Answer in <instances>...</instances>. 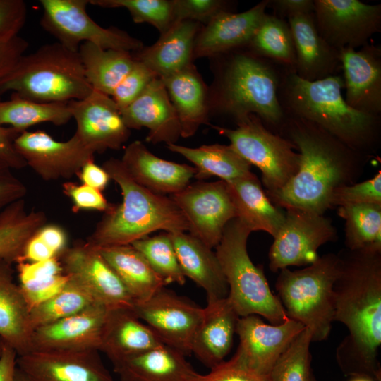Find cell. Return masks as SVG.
Here are the masks:
<instances>
[{
    "label": "cell",
    "instance_id": "27",
    "mask_svg": "<svg viewBox=\"0 0 381 381\" xmlns=\"http://www.w3.org/2000/svg\"><path fill=\"white\" fill-rule=\"evenodd\" d=\"M163 344L133 308L109 309L99 351L112 364Z\"/></svg>",
    "mask_w": 381,
    "mask_h": 381
},
{
    "label": "cell",
    "instance_id": "6",
    "mask_svg": "<svg viewBox=\"0 0 381 381\" xmlns=\"http://www.w3.org/2000/svg\"><path fill=\"white\" fill-rule=\"evenodd\" d=\"M93 90L87 80L78 51L59 42L46 44L24 54L0 80V96L11 91L40 102L80 100Z\"/></svg>",
    "mask_w": 381,
    "mask_h": 381
},
{
    "label": "cell",
    "instance_id": "29",
    "mask_svg": "<svg viewBox=\"0 0 381 381\" xmlns=\"http://www.w3.org/2000/svg\"><path fill=\"white\" fill-rule=\"evenodd\" d=\"M121 381H195L199 373L179 351L161 344L113 364Z\"/></svg>",
    "mask_w": 381,
    "mask_h": 381
},
{
    "label": "cell",
    "instance_id": "49",
    "mask_svg": "<svg viewBox=\"0 0 381 381\" xmlns=\"http://www.w3.org/2000/svg\"><path fill=\"white\" fill-rule=\"evenodd\" d=\"M68 280L69 277L64 272L44 280L19 283V286L30 310L55 296Z\"/></svg>",
    "mask_w": 381,
    "mask_h": 381
},
{
    "label": "cell",
    "instance_id": "4",
    "mask_svg": "<svg viewBox=\"0 0 381 381\" xmlns=\"http://www.w3.org/2000/svg\"><path fill=\"white\" fill-rule=\"evenodd\" d=\"M211 106L234 119L250 114L278 133L285 119L277 92L284 66L257 55L247 47L223 54Z\"/></svg>",
    "mask_w": 381,
    "mask_h": 381
},
{
    "label": "cell",
    "instance_id": "9",
    "mask_svg": "<svg viewBox=\"0 0 381 381\" xmlns=\"http://www.w3.org/2000/svg\"><path fill=\"white\" fill-rule=\"evenodd\" d=\"M236 123L235 129L217 130L236 152L260 170L267 193L283 188L298 170L300 155L294 150V146L266 128L254 114Z\"/></svg>",
    "mask_w": 381,
    "mask_h": 381
},
{
    "label": "cell",
    "instance_id": "25",
    "mask_svg": "<svg viewBox=\"0 0 381 381\" xmlns=\"http://www.w3.org/2000/svg\"><path fill=\"white\" fill-rule=\"evenodd\" d=\"M121 161L135 181L162 195L182 190L196 173L195 168L188 164L158 157L139 140L126 147Z\"/></svg>",
    "mask_w": 381,
    "mask_h": 381
},
{
    "label": "cell",
    "instance_id": "21",
    "mask_svg": "<svg viewBox=\"0 0 381 381\" xmlns=\"http://www.w3.org/2000/svg\"><path fill=\"white\" fill-rule=\"evenodd\" d=\"M339 52L346 102L358 111L381 116L380 47L369 43Z\"/></svg>",
    "mask_w": 381,
    "mask_h": 381
},
{
    "label": "cell",
    "instance_id": "30",
    "mask_svg": "<svg viewBox=\"0 0 381 381\" xmlns=\"http://www.w3.org/2000/svg\"><path fill=\"white\" fill-rule=\"evenodd\" d=\"M200 25L191 20L175 22L154 44L137 51L133 56L159 78L179 72L192 63Z\"/></svg>",
    "mask_w": 381,
    "mask_h": 381
},
{
    "label": "cell",
    "instance_id": "33",
    "mask_svg": "<svg viewBox=\"0 0 381 381\" xmlns=\"http://www.w3.org/2000/svg\"><path fill=\"white\" fill-rule=\"evenodd\" d=\"M32 334L30 309L12 265L0 259V338L20 356L30 351Z\"/></svg>",
    "mask_w": 381,
    "mask_h": 381
},
{
    "label": "cell",
    "instance_id": "61",
    "mask_svg": "<svg viewBox=\"0 0 381 381\" xmlns=\"http://www.w3.org/2000/svg\"><path fill=\"white\" fill-rule=\"evenodd\" d=\"M14 381H31V380L21 370H20L17 367Z\"/></svg>",
    "mask_w": 381,
    "mask_h": 381
},
{
    "label": "cell",
    "instance_id": "32",
    "mask_svg": "<svg viewBox=\"0 0 381 381\" xmlns=\"http://www.w3.org/2000/svg\"><path fill=\"white\" fill-rule=\"evenodd\" d=\"M160 79L176 110L181 137L193 135L207 121V92L201 76L191 63L179 72Z\"/></svg>",
    "mask_w": 381,
    "mask_h": 381
},
{
    "label": "cell",
    "instance_id": "60",
    "mask_svg": "<svg viewBox=\"0 0 381 381\" xmlns=\"http://www.w3.org/2000/svg\"><path fill=\"white\" fill-rule=\"evenodd\" d=\"M17 358L16 351L4 344L0 356V381H14Z\"/></svg>",
    "mask_w": 381,
    "mask_h": 381
},
{
    "label": "cell",
    "instance_id": "48",
    "mask_svg": "<svg viewBox=\"0 0 381 381\" xmlns=\"http://www.w3.org/2000/svg\"><path fill=\"white\" fill-rule=\"evenodd\" d=\"M62 188L64 193L72 201L74 212L85 210L105 212L111 206L102 191L96 188L72 181L64 183Z\"/></svg>",
    "mask_w": 381,
    "mask_h": 381
},
{
    "label": "cell",
    "instance_id": "62",
    "mask_svg": "<svg viewBox=\"0 0 381 381\" xmlns=\"http://www.w3.org/2000/svg\"><path fill=\"white\" fill-rule=\"evenodd\" d=\"M350 381H374V380L367 377L356 376V377H351V379L350 380Z\"/></svg>",
    "mask_w": 381,
    "mask_h": 381
},
{
    "label": "cell",
    "instance_id": "36",
    "mask_svg": "<svg viewBox=\"0 0 381 381\" xmlns=\"http://www.w3.org/2000/svg\"><path fill=\"white\" fill-rule=\"evenodd\" d=\"M78 53L89 84L93 90L109 96L135 63L131 52L104 49L90 42L81 44Z\"/></svg>",
    "mask_w": 381,
    "mask_h": 381
},
{
    "label": "cell",
    "instance_id": "28",
    "mask_svg": "<svg viewBox=\"0 0 381 381\" xmlns=\"http://www.w3.org/2000/svg\"><path fill=\"white\" fill-rule=\"evenodd\" d=\"M169 234L185 277L204 289L207 303L226 298L229 287L215 252L190 234Z\"/></svg>",
    "mask_w": 381,
    "mask_h": 381
},
{
    "label": "cell",
    "instance_id": "50",
    "mask_svg": "<svg viewBox=\"0 0 381 381\" xmlns=\"http://www.w3.org/2000/svg\"><path fill=\"white\" fill-rule=\"evenodd\" d=\"M23 0H0V38L18 35L27 18Z\"/></svg>",
    "mask_w": 381,
    "mask_h": 381
},
{
    "label": "cell",
    "instance_id": "53",
    "mask_svg": "<svg viewBox=\"0 0 381 381\" xmlns=\"http://www.w3.org/2000/svg\"><path fill=\"white\" fill-rule=\"evenodd\" d=\"M11 170L0 161V212L12 202L23 199L27 193L25 184Z\"/></svg>",
    "mask_w": 381,
    "mask_h": 381
},
{
    "label": "cell",
    "instance_id": "17",
    "mask_svg": "<svg viewBox=\"0 0 381 381\" xmlns=\"http://www.w3.org/2000/svg\"><path fill=\"white\" fill-rule=\"evenodd\" d=\"M13 145L26 165L47 181L77 175L95 157V153L75 133L61 142L44 131H25L16 137Z\"/></svg>",
    "mask_w": 381,
    "mask_h": 381
},
{
    "label": "cell",
    "instance_id": "42",
    "mask_svg": "<svg viewBox=\"0 0 381 381\" xmlns=\"http://www.w3.org/2000/svg\"><path fill=\"white\" fill-rule=\"evenodd\" d=\"M131 245L143 255L167 285L171 283L179 285L185 284L186 277L178 261L169 233L146 236Z\"/></svg>",
    "mask_w": 381,
    "mask_h": 381
},
{
    "label": "cell",
    "instance_id": "59",
    "mask_svg": "<svg viewBox=\"0 0 381 381\" xmlns=\"http://www.w3.org/2000/svg\"><path fill=\"white\" fill-rule=\"evenodd\" d=\"M54 257L58 256L35 234L26 243L21 261L35 262Z\"/></svg>",
    "mask_w": 381,
    "mask_h": 381
},
{
    "label": "cell",
    "instance_id": "24",
    "mask_svg": "<svg viewBox=\"0 0 381 381\" xmlns=\"http://www.w3.org/2000/svg\"><path fill=\"white\" fill-rule=\"evenodd\" d=\"M296 54L295 73L307 81H315L338 74L341 70L339 52L319 34L314 13L287 19Z\"/></svg>",
    "mask_w": 381,
    "mask_h": 381
},
{
    "label": "cell",
    "instance_id": "57",
    "mask_svg": "<svg viewBox=\"0 0 381 381\" xmlns=\"http://www.w3.org/2000/svg\"><path fill=\"white\" fill-rule=\"evenodd\" d=\"M36 234L58 257L68 248L67 234L59 225L46 224Z\"/></svg>",
    "mask_w": 381,
    "mask_h": 381
},
{
    "label": "cell",
    "instance_id": "63",
    "mask_svg": "<svg viewBox=\"0 0 381 381\" xmlns=\"http://www.w3.org/2000/svg\"><path fill=\"white\" fill-rule=\"evenodd\" d=\"M4 345V343L2 341V339L0 338V356H1V353L2 352Z\"/></svg>",
    "mask_w": 381,
    "mask_h": 381
},
{
    "label": "cell",
    "instance_id": "5",
    "mask_svg": "<svg viewBox=\"0 0 381 381\" xmlns=\"http://www.w3.org/2000/svg\"><path fill=\"white\" fill-rule=\"evenodd\" d=\"M110 179L120 187L123 201L104 212L86 242L95 247L131 245L157 230L185 232L188 226L171 198L153 192L135 181L121 159L103 163Z\"/></svg>",
    "mask_w": 381,
    "mask_h": 381
},
{
    "label": "cell",
    "instance_id": "12",
    "mask_svg": "<svg viewBox=\"0 0 381 381\" xmlns=\"http://www.w3.org/2000/svg\"><path fill=\"white\" fill-rule=\"evenodd\" d=\"M321 37L337 50L362 47L381 32V4L358 0H313Z\"/></svg>",
    "mask_w": 381,
    "mask_h": 381
},
{
    "label": "cell",
    "instance_id": "44",
    "mask_svg": "<svg viewBox=\"0 0 381 381\" xmlns=\"http://www.w3.org/2000/svg\"><path fill=\"white\" fill-rule=\"evenodd\" d=\"M90 4L107 8H126L136 23H147L161 34L174 23L171 1L167 0H89Z\"/></svg>",
    "mask_w": 381,
    "mask_h": 381
},
{
    "label": "cell",
    "instance_id": "54",
    "mask_svg": "<svg viewBox=\"0 0 381 381\" xmlns=\"http://www.w3.org/2000/svg\"><path fill=\"white\" fill-rule=\"evenodd\" d=\"M28 47V42L18 35L0 38V80L11 71Z\"/></svg>",
    "mask_w": 381,
    "mask_h": 381
},
{
    "label": "cell",
    "instance_id": "58",
    "mask_svg": "<svg viewBox=\"0 0 381 381\" xmlns=\"http://www.w3.org/2000/svg\"><path fill=\"white\" fill-rule=\"evenodd\" d=\"M82 184L103 190L110 179L107 171L95 163L94 160L87 162L77 174Z\"/></svg>",
    "mask_w": 381,
    "mask_h": 381
},
{
    "label": "cell",
    "instance_id": "3",
    "mask_svg": "<svg viewBox=\"0 0 381 381\" xmlns=\"http://www.w3.org/2000/svg\"><path fill=\"white\" fill-rule=\"evenodd\" d=\"M343 88L341 75L310 82L284 67L277 96L285 116L315 123L350 148L371 157L381 142V116L351 108Z\"/></svg>",
    "mask_w": 381,
    "mask_h": 381
},
{
    "label": "cell",
    "instance_id": "22",
    "mask_svg": "<svg viewBox=\"0 0 381 381\" xmlns=\"http://www.w3.org/2000/svg\"><path fill=\"white\" fill-rule=\"evenodd\" d=\"M267 8L268 0H263L244 12L222 11L216 14L198 33L193 59L219 56L246 47L267 13Z\"/></svg>",
    "mask_w": 381,
    "mask_h": 381
},
{
    "label": "cell",
    "instance_id": "38",
    "mask_svg": "<svg viewBox=\"0 0 381 381\" xmlns=\"http://www.w3.org/2000/svg\"><path fill=\"white\" fill-rule=\"evenodd\" d=\"M71 119L68 103L40 102L14 93L8 100L0 99V125H8L19 133L41 123L64 125Z\"/></svg>",
    "mask_w": 381,
    "mask_h": 381
},
{
    "label": "cell",
    "instance_id": "41",
    "mask_svg": "<svg viewBox=\"0 0 381 381\" xmlns=\"http://www.w3.org/2000/svg\"><path fill=\"white\" fill-rule=\"evenodd\" d=\"M96 303L85 290L69 278L59 293L30 309V327L33 331L78 313Z\"/></svg>",
    "mask_w": 381,
    "mask_h": 381
},
{
    "label": "cell",
    "instance_id": "39",
    "mask_svg": "<svg viewBox=\"0 0 381 381\" xmlns=\"http://www.w3.org/2000/svg\"><path fill=\"white\" fill-rule=\"evenodd\" d=\"M246 47L257 55L295 71V49L287 20L266 13Z\"/></svg>",
    "mask_w": 381,
    "mask_h": 381
},
{
    "label": "cell",
    "instance_id": "47",
    "mask_svg": "<svg viewBox=\"0 0 381 381\" xmlns=\"http://www.w3.org/2000/svg\"><path fill=\"white\" fill-rule=\"evenodd\" d=\"M226 1L221 0H174L171 1L174 20H191L207 23L222 11H229Z\"/></svg>",
    "mask_w": 381,
    "mask_h": 381
},
{
    "label": "cell",
    "instance_id": "1",
    "mask_svg": "<svg viewBox=\"0 0 381 381\" xmlns=\"http://www.w3.org/2000/svg\"><path fill=\"white\" fill-rule=\"evenodd\" d=\"M338 255L334 321L349 333L337 348V362L346 376L381 381V250L346 248Z\"/></svg>",
    "mask_w": 381,
    "mask_h": 381
},
{
    "label": "cell",
    "instance_id": "7",
    "mask_svg": "<svg viewBox=\"0 0 381 381\" xmlns=\"http://www.w3.org/2000/svg\"><path fill=\"white\" fill-rule=\"evenodd\" d=\"M251 231L238 218L225 226L216 255L226 278L227 298L237 315H261L278 325L287 318L277 296L271 291L263 270L252 262L247 250Z\"/></svg>",
    "mask_w": 381,
    "mask_h": 381
},
{
    "label": "cell",
    "instance_id": "10",
    "mask_svg": "<svg viewBox=\"0 0 381 381\" xmlns=\"http://www.w3.org/2000/svg\"><path fill=\"white\" fill-rule=\"evenodd\" d=\"M43 9L40 24L63 46L78 51L84 42L104 49L131 52L143 48V43L116 28H104L86 11L89 0H40Z\"/></svg>",
    "mask_w": 381,
    "mask_h": 381
},
{
    "label": "cell",
    "instance_id": "45",
    "mask_svg": "<svg viewBox=\"0 0 381 381\" xmlns=\"http://www.w3.org/2000/svg\"><path fill=\"white\" fill-rule=\"evenodd\" d=\"M358 204L381 205V171L365 181L337 188L330 198L331 208Z\"/></svg>",
    "mask_w": 381,
    "mask_h": 381
},
{
    "label": "cell",
    "instance_id": "23",
    "mask_svg": "<svg viewBox=\"0 0 381 381\" xmlns=\"http://www.w3.org/2000/svg\"><path fill=\"white\" fill-rule=\"evenodd\" d=\"M122 118L131 130L148 129L146 140L152 143H175L181 137L179 121L164 84L155 78L141 95L121 110Z\"/></svg>",
    "mask_w": 381,
    "mask_h": 381
},
{
    "label": "cell",
    "instance_id": "31",
    "mask_svg": "<svg viewBox=\"0 0 381 381\" xmlns=\"http://www.w3.org/2000/svg\"><path fill=\"white\" fill-rule=\"evenodd\" d=\"M240 219L250 231H262L274 236L285 219V210L274 205L253 173L225 181Z\"/></svg>",
    "mask_w": 381,
    "mask_h": 381
},
{
    "label": "cell",
    "instance_id": "20",
    "mask_svg": "<svg viewBox=\"0 0 381 381\" xmlns=\"http://www.w3.org/2000/svg\"><path fill=\"white\" fill-rule=\"evenodd\" d=\"M108 310L96 303L78 313L34 329L30 351H99Z\"/></svg>",
    "mask_w": 381,
    "mask_h": 381
},
{
    "label": "cell",
    "instance_id": "40",
    "mask_svg": "<svg viewBox=\"0 0 381 381\" xmlns=\"http://www.w3.org/2000/svg\"><path fill=\"white\" fill-rule=\"evenodd\" d=\"M345 222V245L351 250H381V205L358 204L339 207Z\"/></svg>",
    "mask_w": 381,
    "mask_h": 381
},
{
    "label": "cell",
    "instance_id": "56",
    "mask_svg": "<svg viewBox=\"0 0 381 381\" xmlns=\"http://www.w3.org/2000/svg\"><path fill=\"white\" fill-rule=\"evenodd\" d=\"M269 7L272 15L284 20L314 11L313 0H268Z\"/></svg>",
    "mask_w": 381,
    "mask_h": 381
},
{
    "label": "cell",
    "instance_id": "26",
    "mask_svg": "<svg viewBox=\"0 0 381 381\" xmlns=\"http://www.w3.org/2000/svg\"><path fill=\"white\" fill-rule=\"evenodd\" d=\"M239 318L227 297L207 303L192 344V353L204 365L210 369L224 361Z\"/></svg>",
    "mask_w": 381,
    "mask_h": 381
},
{
    "label": "cell",
    "instance_id": "18",
    "mask_svg": "<svg viewBox=\"0 0 381 381\" xmlns=\"http://www.w3.org/2000/svg\"><path fill=\"white\" fill-rule=\"evenodd\" d=\"M68 105L76 123L74 133L95 154L118 150L128 140L131 131L111 96L93 90Z\"/></svg>",
    "mask_w": 381,
    "mask_h": 381
},
{
    "label": "cell",
    "instance_id": "11",
    "mask_svg": "<svg viewBox=\"0 0 381 381\" xmlns=\"http://www.w3.org/2000/svg\"><path fill=\"white\" fill-rule=\"evenodd\" d=\"M269 267L277 272L289 266L310 265L320 257L318 248L337 238L332 220L323 214L285 210L284 221L273 237Z\"/></svg>",
    "mask_w": 381,
    "mask_h": 381
},
{
    "label": "cell",
    "instance_id": "13",
    "mask_svg": "<svg viewBox=\"0 0 381 381\" xmlns=\"http://www.w3.org/2000/svg\"><path fill=\"white\" fill-rule=\"evenodd\" d=\"M171 198L185 217L190 234L212 249L219 244L226 224L236 217L222 180L189 184Z\"/></svg>",
    "mask_w": 381,
    "mask_h": 381
},
{
    "label": "cell",
    "instance_id": "37",
    "mask_svg": "<svg viewBox=\"0 0 381 381\" xmlns=\"http://www.w3.org/2000/svg\"><path fill=\"white\" fill-rule=\"evenodd\" d=\"M46 224L44 212H28L24 199L6 207L0 212V259L11 265L20 262L26 243Z\"/></svg>",
    "mask_w": 381,
    "mask_h": 381
},
{
    "label": "cell",
    "instance_id": "14",
    "mask_svg": "<svg viewBox=\"0 0 381 381\" xmlns=\"http://www.w3.org/2000/svg\"><path fill=\"white\" fill-rule=\"evenodd\" d=\"M133 310L163 344L186 356L192 354L193 341L203 316V308L164 287L148 299L135 303Z\"/></svg>",
    "mask_w": 381,
    "mask_h": 381
},
{
    "label": "cell",
    "instance_id": "52",
    "mask_svg": "<svg viewBox=\"0 0 381 381\" xmlns=\"http://www.w3.org/2000/svg\"><path fill=\"white\" fill-rule=\"evenodd\" d=\"M195 381H267L238 365L231 358L210 368L205 374H199Z\"/></svg>",
    "mask_w": 381,
    "mask_h": 381
},
{
    "label": "cell",
    "instance_id": "19",
    "mask_svg": "<svg viewBox=\"0 0 381 381\" xmlns=\"http://www.w3.org/2000/svg\"><path fill=\"white\" fill-rule=\"evenodd\" d=\"M31 381H114L98 351H32L18 356Z\"/></svg>",
    "mask_w": 381,
    "mask_h": 381
},
{
    "label": "cell",
    "instance_id": "16",
    "mask_svg": "<svg viewBox=\"0 0 381 381\" xmlns=\"http://www.w3.org/2000/svg\"><path fill=\"white\" fill-rule=\"evenodd\" d=\"M64 272L109 309L133 308L134 300L99 249L77 241L59 256Z\"/></svg>",
    "mask_w": 381,
    "mask_h": 381
},
{
    "label": "cell",
    "instance_id": "43",
    "mask_svg": "<svg viewBox=\"0 0 381 381\" xmlns=\"http://www.w3.org/2000/svg\"><path fill=\"white\" fill-rule=\"evenodd\" d=\"M312 334L305 327L276 361L267 381H311Z\"/></svg>",
    "mask_w": 381,
    "mask_h": 381
},
{
    "label": "cell",
    "instance_id": "2",
    "mask_svg": "<svg viewBox=\"0 0 381 381\" xmlns=\"http://www.w3.org/2000/svg\"><path fill=\"white\" fill-rule=\"evenodd\" d=\"M299 151L297 173L267 195L276 206L323 214L339 187L353 184L369 156L360 153L310 121L285 116L278 132Z\"/></svg>",
    "mask_w": 381,
    "mask_h": 381
},
{
    "label": "cell",
    "instance_id": "51",
    "mask_svg": "<svg viewBox=\"0 0 381 381\" xmlns=\"http://www.w3.org/2000/svg\"><path fill=\"white\" fill-rule=\"evenodd\" d=\"M16 269L19 283L44 280L64 273L59 257L35 262L21 261L17 263Z\"/></svg>",
    "mask_w": 381,
    "mask_h": 381
},
{
    "label": "cell",
    "instance_id": "15",
    "mask_svg": "<svg viewBox=\"0 0 381 381\" xmlns=\"http://www.w3.org/2000/svg\"><path fill=\"white\" fill-rule=\"evenodd\" d=\"M304 328L303 324L289 318L282 323L270 325L258 315L241 317L236 329L239 345L231 359L266 380L276 361Z\"/></svg>",
    "mask_w": 381,
    "mask_h": 381
},
{
    "label": "cell",
    "instance_id": "35",
    "mask_svg": "<svg viewBox=\"0 0 381 381\" xmlns=\"http://www.w3.org/2000/svg\"><path fill=\"white\" fill-rule=\"evenodd\" d=\"M167 148L195 165V177L198 180L217 176L220 180L229 181L252 173L251 165L230 145H204L193 148L170 143L167 144Z\"/></svg>",
    "mask_w": 381,
    "mask_h": 381
},
{
    "label": "cell",
    "instance_id": "8",
    "mask_svg": "<svg viewBox=\"0 0 381 381\" xmlns=\"http://www.w3.org/2000/svg\"><path fill=\"white\" fill-rule=\"evenodd\" d=\"M339 257H319L302 270H280L275 288L288 318L308 328L312 341L325 340L334 321V284L339 274Z\"/></svg>",
    "mask_w": 381,
    "mask_h": 381
},
{
    "label": "cell",
    "instance_id": "55",
    "mask_svg": "<svg viewBox=\"0 0 381 381\" xmlns=\"http://www.w3.org/2000/svg\"><path fill=\"white\" fill-rule=\"evenodd\" d=\"M19 134L11 127L0 125V161L15 169H20L27 166L13 145L14 140Z\"/></svg>",
    "mask_w": 381,
    "mask_h": 381
},
{
    "label": "cell",
    "instance_id": "64",
    "mask_svg": "<svg viewBox=\"0 0 381 381\" xmlns=\"http://www.w3.org/2000/svg\"><path fill=\"white\" fill-rule=\"evenodd\" d=\"M311 381H318V380L315 378L314 375H313V376H312Z\"/></svg>",
    "mask_w": 381,
    "mask_h": 381
},
{
    "label": "cell",
    "instance_id": "34",
    "mask_svg": "<svg viewBox=\"0 0 381 381\" xmlns=\"http://www.w3.org/2000/svg\"><path fill=\"white\" fill-rule=\"evenodd\" d=\"M97 248L118 275L135 303L148 299L167 285L143 255L131 245Z\"/></svg>",
    "mask_w": 381,
    "mask_h": 381
},
{
    "label": "cell",
    "instance_id": "46",
    "mask_svg": "<svg viewBox=\"0 0 381 381\" xmlns=\"http://www.w3.org/2000/svg\"><path fill=\"white\" fill-rule=\"evenodd\" d=\"M155 78L157 76L154 72L135 59L132 68L111 96L119 110L123 109L135 100Z\"/></svg>",
    "mask_w": 381,
    "mask_h": 381
}]
</instances>
